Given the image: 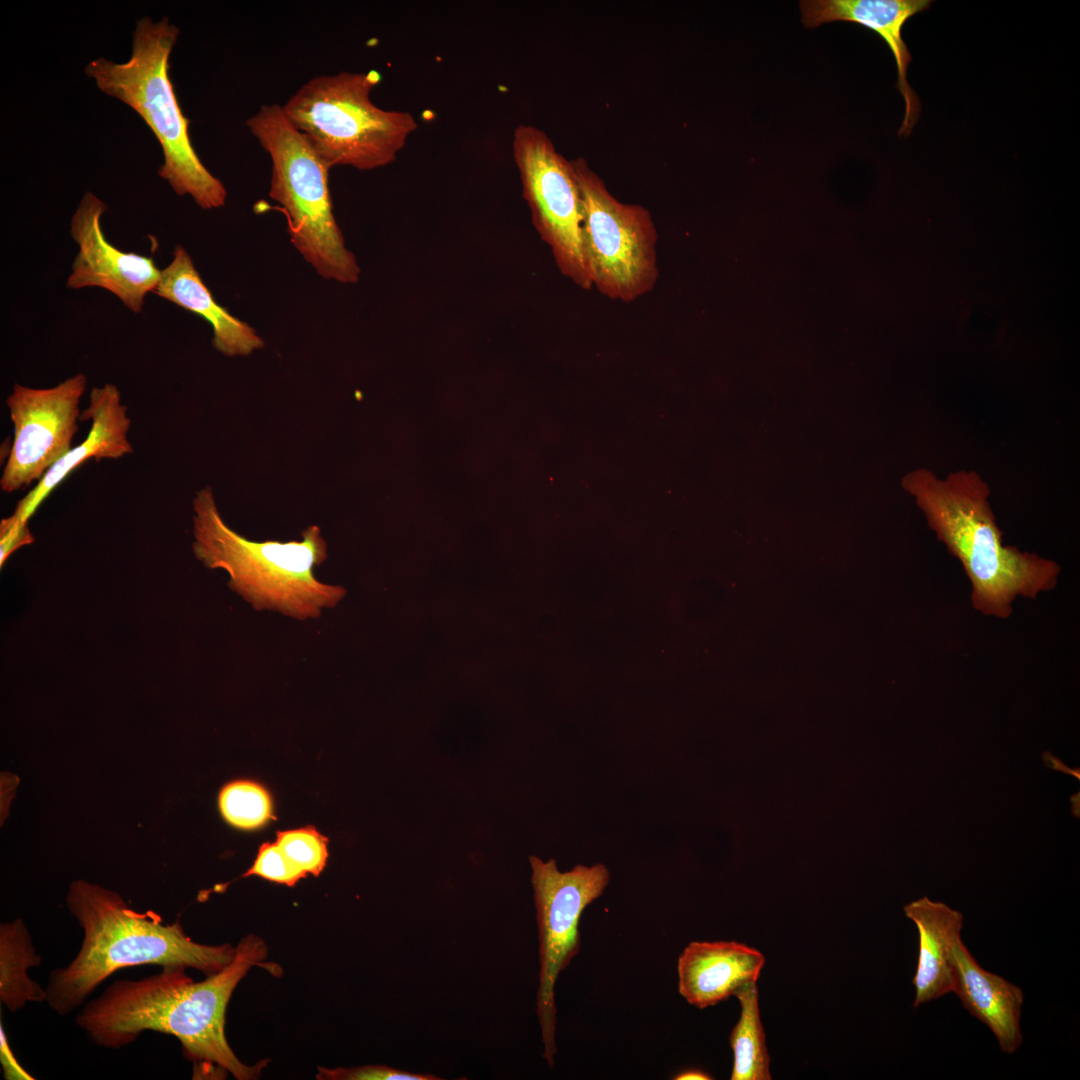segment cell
I'll return each mask as SVG.
<instances>
[{
  "instance_id": "obj_1",
  "label": "cell",
  "mask_w": 1080,
  "mask_h": 1080,
  "mask_svg": "<svg viewBox=\"0 0 1080 1080\" xmlns=\"http://www.w3.org/2000/svg\"><path fill=\"white\" fill-rule=\"evenodd\" d=\"M264 942L249 935L238 944L230 964L200 982L184 967H162L158 974L113 982L83 1005L76 1025L96 1045L120 1048L144 1031L175 1036L195 1063L216 1065L235 1078L259 1075L262 1064H243L225 1037V1012L230 997L248 970L266 957Z\"/></svg>"
},
{
  "instance_id": "obj_2",
  "label": "cell",
  "mask_w": 1080,
  "mask_h": 1080,
  "mask_svg": "<svg viewBox=\"0 0 1080 1080\" xmlns=\"http://www.w3.org/2000/svg\"><path fill=\"white\" fill-rule=\"evenodd\" d=\"M902 486L938 540L961 563L977 611L1005 619L1017 597L1033 599L1056 586L1057 563L1004 544L989 487L976 471L959 470L939 478L918 468L904 476Z\"/></svg>"
},
{
  "instance_id": "obj_3",
  "label": "cell",
  "mask_w": 1080,
  "mask_h": 1080,
  "mask_svg": "<svg viewBox=\"0 0 1080 1080\" xmlns=\"http://www.w3.org/2000/svg\"><path fill=\"white\" fill-rule=\"evenodd\" d=\"M66 903L83 939L74 959L51 971L45 988L47 1004L62 1016L79 1008L120 968L191 967L210 976L223 970L236 954L229 944L194 942L179 922L164 924L156 914L138 913L118 893L94 883L73 882Z\"/></svg>"
},
{
  "instance_id": "obj_4",
  "label": "cell",
  "mask_w": 1080,
  "mask_h": 1080,
  "mask_svg": "<svg viewBox=\"0 0 1080 1080\" xmlns=\"http://www.w3.org/2000/svg\"><path fill=\"white\" fill-rule=\"evenodd\" d=\"M193 508L196 558L207 568L225 570L228 586L254 609L306 620L335 607L346 594L343 587L322 583L313 574L327 558L318 526L303 530L301 541L256 542L225 524L211 487L196 493Z\"/></svg>"
},
{
  "instance_id": "obj_5",
  "label": "cell",
  "mask_w": 1080,
  "mask_h": 1080,
  "mask_svg": "<svg viewBox=\"0 0 1080 1080\" xmlns=\"http://www.w3.org/2000/svg\"><path fill=\"white\" fill-rule=\"evenodd\" d=\"M179 29L167 17H144L133 32L132 53L124 63L105 58L85 68L97 87L134 109L159 141L164 162L158 175L179 196L189 195L202 209L225 205L227 191L199 159L192 145L190 121L182 112L169 77V57Z\"/></svg>"
},
{
  "instance_id": "obj_6",
  "label": "cell",
  "mask_w": 1080,
  "mask_h": 1080,
  "mask_svg": "<svg viewBox=\"0 0 1080 1080\" xmlns=\"http://www.w3.org/2000/svg\"><path fill=\"white\" fill-rule=\"evenodd\" d=\"M380 80L376 70L318 75L292 94L282 110L330 169L381 168L395 161L417 122L409 112L372 102Z\"/></svg>"
},
{
  "instance_id": "obj_7",
  "label": "cell",
  "mask_w": 1080,
  "mask_h": 1080,
  "mask_svg": "<svg viewBox=\"0 0 1080 1080\" xmlns=\"http://www.w3.org/2000/svg\"><path fill=\"white\" fill-rule=\"evenodd\" d=\"M246 126L270 156L269 196L287 218L293 245L321 277L356 283L360 267L334 217L330 168L290 123L282 106L262 105Z\"/></svg>"
},
{
  "instance_id": "obj_8",
  "label": "cell",
  "mask_w": 1080,
  "mask_h": 1080,
  "mask_svg": "<svg viewBox=\"0 0 1080 1080\" xmlns=\"http://www.w3.org/2000/svg\"><path fill=\"white\" fill-rule=\"evenodd\" d=\"M582 197V243L591 279L603 295L631 302L658 278L657 232L649 211L618 201L579 157L572 161Z\"/></svg>"
},
{
  "instance_id": "obj_9",
  "label": "cell",
  "mask_w": 1080,
  "mask_h": 1080,
  "mask_svg": "<svg viewBox=\"0 0 1080 1080\" xmlns=\"http://www.w3.org/2000/svg\"><path fill=\"white\" fill-rule=\"evenodd\" d=\"M539 938V986L536 1012L542 1032L543 1057L554 1066L555 983L580 950L579 921L585 908L605 890L610 874L603 864L577 865L561 872L556 861L530 856Z\"/></svg>"
},
{
  "instance_id": "obj_10",
  "label": "cell",
  "mask_w": 1080,
  "mask_h": 1080,
  "mask_svg": "<svg viewBox=\"0 0 1080 1080\" xmlns=\"http://www.w3.org/2000/svg\"><path fill=\"white\" fill-rule=\"evenodd\" d=\"M512 150L534 227L549 245L561 273L582 289H590L582 243V197L572 161L533 125L520 124L515 129Z\"/></svg>"
},
{
  "instance_id": "obj_11",
  "label": "cell",
  "mask_w": 1080,
  "mask_h": 1080,
  "mask_svg": "<svg viewBox=\"0 0 1080 1080\" xmlns=\"http://www.w3.org/2000/svg\"><path fill=\"white\" fill-rule=\"evenodd\" d=\"M86 385L83 373L50 388L13 385L6 399L13 439L0 478L3 492H15L40 481L72 448Z\"/></svg>"
},
{
  "instance_id": "obj_12",
  "label": "cell",
  "mask_w": 1080,
  "mask_h": 1080,
  "mask_svg": "<svg viewBox=\"0 0 1080 1080\" xmlns=\"http://www.w3.org/2000/svg\"><path fill=\"white\" fill-rule=\"evenodd\" d=\"M106 204L86 192L71 219L70 233L78 245L66 282L68 289L99 287L117 296L133 313L142 311L145 297L153 293L161 269L152 257L125 252L111 244L101 227Z\"/></svg>"
},
{
  "instance_id": "obj_13",
  "label": "cell",
  "mask_w": 1080,
  "mask_h": 1080,
  "mask_svg": "<svg viewBox=\"0 0 1080 1080\" xmlns=\"http://www.w3.org/2000/svg\"><path fill=\"white\" fill-rule=\"evenodd\" d=\"M931 3V0H803L799 3L806 28L836 21L853 22L874 31L884 40L894 57L896 87L905 102L899 136L910 134L920 113L918 96L907 81L912 56L903 40L902 29L908 19L928 10Z\"/></svg>"
},
{
  "instance_id": "obj_14",
  "label": "cell",
  "mask_w": 1080,
  "mask_h": 1080,
  "mask_svg": "<svg viewBox=\"0 0 1080 1080\" xmlns=\"http://www.w3.org/2000/svg\"><path fill=\"white\" fill-rule=\"evenodd\" d=\"M80 420H91L87 437L72 447L18 502L14 513L8 517L9 521L28 524L30 517L50 493L88 459H119L133 452L128 440L131 420L127 407L121 403L120 391L114 384L105 383L102 387L92 388L89 404L81 413Z\"/></svg>"
},
{
  "instance_id": "obj_15",
  "label": "cell",
  "mask_w": 1080,
  "mask_h": 1080,
  "mask_svg": "<svg viewBox=\"0 0 1080 1080\" xmlns=\"http://www.w3.org/2000/svg\"><path fill=\"white\" fill-rule=\"evenodd\" d=\"M765 964L763 954L736 941H693L678 958V991L691 1005L704 1009L756 983Z\"/></svg>"
},
{
  "instance_id": "obj_16",
  "label": "cell",
  "mask_w": 1080,
  "mask_h": 1080,
  "mask_svg": "<svg viewBox=\"0 0 1080 1080\" xmlns=\"http://www.w3.org/2000/svg\"><path fill=\"white\" fill-rule=\"evenodd\" d=\"M153 293L206 320L212 327L213 347L226 356L249 355L264 346L253 327L217 303L181 245L175 246L172 260L161 269Z\"/></svg>"
},
{
  "instance_id": "obj_17",
  "label": "cell",
  "mask_w": 1080,
  "mask_h": 1080,
  "mask_svg": "<svg viewBox=\"0 0 1080 1080\" xmlns=\"http://www.w3.org/2000/svg\"><path fill=\"white\" fill-rule=\"evenodd\" d=\"M956 986L964 1008L994 1034L1002 1052L1012 1054L1021 1046L1020 1019L1024 994L1020 987L983 969L966 948L961 936L954 943Z\"/></svg>"
},
{
  "instance_id": "obj_18",
  "label": "cell",
  "mask_w": 1080,
  "mask_h": 1080,
  "mask_svg": "<svg viewBox=\"0 0 1080 1080\" xmlns=\"http://www.w3.org/2000/svg\"><path fill=\"white\" fill-rule=\"evenodd\" d=\"M919 934V954L912 983L914 1007L954 992L956 966L954 943L961 936L963 915L943 902L922 897L904 907Z\"/></svg>"
},
{
  "instance_id": "obj_19",
  "label": "cell",
  "mask_w": 1080,
  "mask_h": 1080,
  "mask_svg": "<svg viewBox=\"0 0 1080 1080\" xmlns=\"http://www.w3.org/2000/svg\"><path fill=\"white\" fill-rule=\"evenodd\" d=\"M41 957L22 919L0 925V1000L15 1013L30 1002L46 1001V989L30 978Z\"/></svg>"
},
{
  "instance_id": "obj_20",
  "label": "cell",
  "mask_w": 1080,
  "mask_h": 1080,
  "mask_svg": "<svg viewBox=\"0 0 1080 1080\" xmlns=\"http://www.w3.org/2000/svg\"><path fill=\"white\" fill-rule=\"evenodd\" d=\"M741 1006L740 1018L729 1041L734 1062L731 1080H770V1057L760 1020L756 983L739 989L735 995Z\"/></svg>"
},
{
  "instance_id": "obj_21",
  "label": "cell",
  "mask_w": 1080,
  "mask_h": 1080,
  "mask_svg": "<svg viewBox=\"0 0 1080 1080\" xmlns=\"http://www.w3.org/2000/svg\"><path fill=\"white\" fill-rule=\"evenodd\" d=\"M219 808L224 819L241 829H255L272 818L268 792L251 781H234L219 794Z\"/></svg>"
},
{
  "instance_id": "obj_22",
  "label": "cell",
  "mask_w": 1080,
  "mask_h": 1080,
  "mask_svg": "<svg viewBox=\"0 0 1080 1080\" xmlns=\"http://www.w3.org/2000/svg\"><path fill=\"white\" fill-rule=\"evenodd\" d=\"M276 843L287 857L307 874L318 876L326 865L328 839L313 826L279 831Z\"/></svg>"
},
{
  "instance_id": "obj_23",
  "label": "cell",
  "mask_w": 1080,
  "mask_h": 1080,
  "mask_svg": "<svg viewBox=\"0 0 1080 1080\" xmlns=\"http://www.w3.org/2000/svg\"><path fill=\"white\" fill-rule=\"evenodd\" d=\"M257 875L264 879L294 886L307 873L294 864L277 843H264L260 846L252 867L244 876Z\"/></svg>"
},
{
  "instance_id": "obj_24",
  "label": "cell",
  "mask_w": 1080,
  "mask_h": 1080,
  "mask_svg": "<svg viewBox=\"0 0 1080 1080\" xmlns=\"http://www.w3.org/2000/svg\"><path fill=\"white\" fill-rule=\"evenodd\" d=\"M317 1079L326 1080H439L432 1074H420L386 1065H366L352 1068H319Z\"/></svg>"
},
{
  "instance_id": "obj_25",
  "label": "cell",
  "mask_w": 1080,
  "mask_h": 1080,
  "mask_svg": "<svg viewBox=\"0 0 1080 1080\" xmlns=\"http://www.w3.org/2000/svg\"><path fill=\"white\" fill-rule=\"evenodd\" d=\"M34 537L28 524L12 523L7 518L0 523V566L18 548L31 544Z\"/></svg>"
},
{
  "instance_id": "obj_26",
  "label": "cell",
  "mask_w": 1080,
  "mask_h": 1080,
  "mask_svg": "<svg viewBox=\"0 0 1080 1080\" xmlns=\"http://www.w3.org/2000/svg\"><path fill=\"white\" fill-rule=\"evenodd\" d=\"M0 1059L3 1067L4 1078L7 1080H32L31 1075L19 1064L13 1051L9 1047L5 1031L0 1025Z\"/></svg>"
},
{
  "instance_id": "obj_27",
  "label": "cell",
  "mask_w": 1080,
  "mask_h": 1080,
  "mask_svg": "<svg viewBox=\"0 0 1080 1080\" xmlns=\"http://www.w3.org/2000/svg\"><path fill=\"white\" fill-rule=\"evenodd\" d=\"M1042 757H1043V761H1044V763L1046 764L1047 767H1049L1051 769H1054L1056 771H1061L1063 773L1070 774V775L1074 776L1075 778H1077L1078 780L1080 779L1079 769H1071V768H1069L1062 761H1060L1057 757L1053 756L1050 752L1043 753Z\"/></svg>"
},
{
  "instance_id": "obj_28",
  "label": "cell",
  "mask_w": 1080,
  "mask_h": 1080,
  "mask_svg": "<svg viewBox=\"0 0 1080 1080\" xmlns=\"http://www.w3.org/2000/svg\"><path fill=\"white\" fill-rule=\"evenodd\" d=\"M673 1079H675V1080H710V1079H712V1077L709 1074H707V1073H705V1072H703V1071H701L699 1069H687V1070H684V1071L678 1073L677 1075H675V1077Z\"/></svg>"
}]
</instances>
